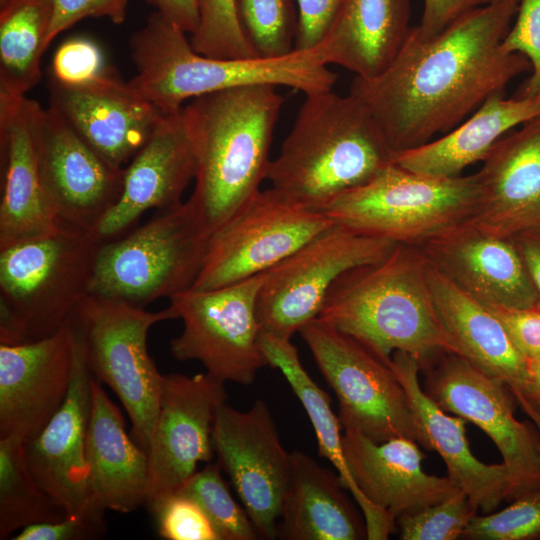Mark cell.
I'll use <instances>...</instances> for the list:
<instances>
[{
  "instance_id": "cell-46",
  "label": "cell",
  "mask_w": 540,
  "mask_h": 540,
  "mask_svg": "<svg viewBox=\"0 0 540 540\" xmlns=\"http://www.w3.org/2000/svg\"><path fill=\"white\" fill-rule=\"evenodd\" d=\"M344 0H297L298 22L294 49L317 47L332 27Z\"/></svg>"
},
{
  "instance_id": "cell-10",
  "label": "cell",
  "mask_w": 540,
  "mask_h": 540,
  "mask_svg": "<svg viewBox=\"0 0 540 540\" xmlns=\"http://www.w3.org/2000/svg\"><path fill=\"white\" fill-rule=\"evenodd\" d=\"M335 391L339 421L375 442L422 436L407 394L392 368L351 336L317 318L299 331Z\"/></svg>"
},
{
  "instance_id": "cell-32",
  "label": "cell",
  "mask_w": 540,
  "mask_h": 540,
  "mask_svg": "<svg viewBox=\"0 0 540 540\" xmlns=\"http://www.w3.org/2000/svg\"><path fill=\"white\" fill-rule=\"evenodd\" d=\"M260 345L268 365L281 371L306 410L317 438L319 455L335 467L344 488L361 509L366 539H388L396 522L386 511L371 503L356 485L343 451L341 424L331 409L329 395L306 372L291 339L261 331Z\"/></svg>"
},
{
  "instance_id": "cell-16",
  "label": "cell",
  "mask_w": 540,
  "mask_h": 540,
  "mask_svg": "<svg viewBox=\"0 0 540 540\" xmlns=\"http://www.w3.org/2000/svg\"><path fill=\"white\" fill-rule=\"evenodd\" d=\"M226 397L224 382L207 372L163 375L148 450L151 487L146 506L175 493L200 462H211L215 455L212 426Z\"/></svg>"
},
{
  "instance_id": "cell-13",
  "label": "cell",
  "mask_w": 540,
  "mask_h": 540,
  "mask_svg": "<svg viewBox=\"0 0 540 540\" xmlns=\"http://www.w3.org/2000/svg\"><path fill=\"white\" fill-rule=\"evenodd\" d=\"M396 245L334 223L265 272L257 297L261 331L291 339L317 318L344 272L384 258Z\"/></svg>"
},
{
  "instance_id": "cell-22",
  "label": "cell",
  "mask_w": 540,
  "mask_h": 540,
  "mask_svg": "<svg viewBox=\"0 0 540 540\" xmlns=\"http://www.w3.org/2000/svg\"><path fill=\"white\" fill-rule=\"evenodd\" d=\"M42 107L26 96L0 97L4 178L0 250L56 232L60 223L46 193L38 158Z\"/></svg>"
},
{
  "instance_id": "cell-39",
  "label": "cell",
  "mask_w": 540,
  "mask_h": 540,
  "mask_svg": "<svg viewBox=\"0 0 540 540\" xmlns=\"http://www.w3.org/2000/svg\"><path fill=\"white\" fill-rule=\"evenodd\" d=\"M499 512L475 514L462 533L471 540L540 538V489L525 493Z\"/></svg>"
},
{
  "instance_id": "cell-7",
  "label": "cell",
  "mask_w": 540,
  "mask_h": 540,
  "mask_svg": "<svg viewBox=\"0 0 540 540\" xmlns=\"http://www.w3.org/2000/svg\"><path fill=\"white\" fill-rule=\"evenodd\" d=\"M208 235L187 201L122 236L100 244L89 295L145 308L189 289L206 253Z\"/></svg>"
},
{
  "instance_id": "cell-25",
  "label": "cell",
  "mask_w": 540,
  "mask_h": 540,
  "mask_svg": "<svg viewBox=\"0 0 540 540\" xmlns=\"http://www.w3.org/2000/svg\"><path fill=\"white\" fill-rule=\"evenodd\" d=\"M342 446L360 491L395 522L401 515L439 503L461 489L448 476L424 471L425 454L413 439L375 442L356 430L345 429Z\"/></svg>"
},
{
  "instance_id": "cell-49",
  "label": "cell",
  "mask_w": 540,
  "mask_h": 540,
  "mask_svg": "<svg viewBox=\"0 0 540 540\" xmlns=\"http://www.w3.org/2000/svg\"><path fill=\"white\" fill-rule=\"evenodd\" d=\"M510 391L522 410H531L540 416V356L526 360L522 384Z\"/></svg>"
},
{
  "instance_id": "cell-21",
  "label": "cell",
  "mask_w": 540,
  "mask_h": 540,
  "mask_svg": "<svg viewBox=\"0 0 540 540\" xmlns=\"http://www.w3.org/2000/svg\"><path fill=\"white\" fill-rule=\"evenodd\" d=\"M73 365L70 320L56 333L0 344V438L37 436L62 405Z\"/></svg>"
},
{
  "instance_id": "cell-24",
  "label": "cell",
  "mask_w": 540,
  "mask_h": 540,
  "mask_svg": "<svg viewBox=\"0 0 540 540\" xmlns=\"http://www.w3.org/2000/svg\"><path fill=\"white\" fill-rule=\"evenodd\" d=\"M195 171V155L182 110L165 115L125 167L121 196L92 233L103 243L127 233L145 212L182 203Z\"/></svg>"
},
{
  "instance_id": "cell-41",
  "label": "cell",
  "mask_w": 540,
  "mask_h": 540,
  "mask_svg": "<svg viewBox=\"0 0 540 540\" xmlns=\"http://www.w3.org/2000/svg\"><path fill=\"white\" fill-rule=\"evenodd\" d=\"M505 53H518L531 64V74L513 96L540 95V0H519L516 19L501 43Z\"/></svg>"
},
{
  "instance_id": "cell-33",
  "label": "cell",
  "mask_w": 540,
  "mask_h": 540,
  "mask_svg": "<svg viewBox=\"0 0 540 540\" xmlns=\"http://www.w3.org/2000/svg\"><path fill=\"white\" fill-rule=\"evenodd\" d=\"M53 0H8L0 12V97H20L40 80Z\"/></svg>"
},
{
  "instance_id": "cell-42",
  "label": "cell",
  "mask_w": 540,
  "mask_h": 540,
  "mask_svg": "<svg viewBox=\"0 0 540 540\" xmlns=\"http://www.w3.org/2000/svg\"><path fill=\"white\" fill-rule=\"evenodd\" d=\"M52 81L79 84L107 70L99 46L90 39L77 37L62 43L52 60Z\"/></svg>"
},
{
  "instance_id": "cell-23",
  "label": "cell",
  "mask_w": 540,
  "mask_h": 540,
  "mask_svg": "<svg viewBox=\"0 0 540 540\" xmlns=\"http://www.w3.org/2000/svg\"><path fill=\"white\" fill-rule=\"evenodd\" d=\"M475 176L479 198L472 223L511 239L540 230V116L500 138Z\"/></svg>"
},
{
  "instance_id": "cell-31",
  "label": "cell",
  "mask_w": 540,
  "mask_h": 540,
  "mask_svg": "<svg viewBox=\"0 0 540 540\" xmlns=\"http://www.w3.org/2000/svg\"><path fill=\"white\" fill-rule=\"evenodd\" d=\"M281 515V532L289 540H360L365 521L351 504L338 474L294 450Z\"/></svg>"
},
{
  "instance_id": "cell-36",
  "label": "cell",
  "mask_w": 540,
  "mask_h": 540,
  "mask_svg": "<svg viewBox=\"0 0 540 540\" xmlns=\"http://www.w3.org/2000/svg\"><path fill=\"white\" fill-rule=\"evenodd\" d=\"M198 11L190 41L196 52L219 59L259 57L243 31L237 0H198Z\"/></svg>"
},
{
  "instance_id": "cell-40",
  "label": "cell",
  "mask_w": 540,
  "mask_h": 540,
  "mask_svg": "<svg viewBox=\"0 0 540 540\" xmlns=\"http://www.w3.org/2000/svg\"><path fill=\"white\" fill-rule=\"evenodd\" d=\"M159 535L167 540H220L215 527L191 498L172 493L147 505Z\"/></svg>"
},
{
  "instance_id": "cell-4",
  "label": "cell",
  "mask_w": 540,
  "mask_h": 540,
  "mask_svg": "<svg viewBox=\"0 0 540 540\" xmlns=\"http://www.w3.org/2000/svg\"><path fill=\"white\" fill-rule=\"evenodd\" d=\"M377 122L354 95L333 90L307 95L266 179L271 187L320 211L392 163Z\"/></svg>"
},
{
  "instance_id": "cell-34",
  "label": "cell",
  "mask_w": 540,
  "mask_h": 540,
  "mask_svg": "<svg viewBox=\"0 0 540 540\" xmlns=\"http://www.w3.org/2000/svg\"><path fill=\"white\" fill-rule=\"evenodd\" d=\"M66 516L65 509L33 476L25 440L19 436L0 438V539L26 526Z\"/></svg>"
},
{
  "instance_id": "cell-26",
  "label": "cell",
  "mask_w": 540,
  "mask_h": 540,
  "mask_svg": "<svg viewBox=\"0 0 540 540\" xmlns=\"http://www.w3.org/2000/svg\"><path fill=\"white\" fill-rule=\"evenodd\" d=\"M390 367L407 394L422 446L441 456L447 476L468 495L478 511L493 512L507 499L510 478L506 465L486 464L474 456L466 437L467 421L448 415L424 391L419 380L420 365L413 356L396 351Z\"/></svg>"
},
{
  "instance_id": "cell-3",
  "label": "cell",
  "mask_w": 540,
  "mask_h": 540,
  "mask_svg": "<svg viewBox=\"0 0 540 540\" xmlns=\"http://www.w3.org/2000/svg\"><path fill=\"white\" fill-rule=\"evenodd\" d=\"M317 319L389 366L396 351L413 356L421 371L441 354L455 353L436 311L428 263L415 245L397 244L384 258L344 272Z\"/></svg>"
},
{
  "instance_id": "cell-20",
  "label": "cell",
  "mask_w": 540,
  "mask_h": 540,
  "mask_svg": "<svg viewBox=\"0 0 540 540\" xmlns=\"http://www.w3.org/2000/svg\"><path fill=\"white\" fill-rule=\"evenodd\" d=\"M418 247L429 265L487 306L523 308L539 302L511 238L489 233L467 220Z\"/></svg>"
},
{
  "instance_id": "cell-30",
  "label": "cell",
  "mask_w": 540,
  "mask_h": 540,
  "mask_svg": "<svg viewBox=\"0 0 540 540\" xmlns=\"http://www.w3.org/2000/svg\"><path fill=\"white\" fill-rule=\"evenodd\" d=\"M409 22V0H344L319 46L328 65L371 79L394 60L410 32Z\"/></svg>"
},
{
  "instance_id": "cell-28",
  "label": "cell",
  "mask_w": 540,
  "mask_h": 540,
  "mask_svg": "<svg viewBox=\"0 0 540 540\" xmlns=\"http://www.w3.org/2000/svg\"><path fill=\"white\" fill-rule=\"evenodd\" d=\"M540 116V95L506 98L497 93L440 138L417 148L394 152L392 162L436 177L460 176L485 158L495 143L515 127Z\"/></svg>"
},
{
  "instance_id": "cell-5",
  "label": "cell",
  "mask_w": 540,
  "mask_h": 540,
  "mask_svg": "<svg viewBox=\"0 0 540 540\" xmlns=\"http://www.w3.org/2000/svg\"><path fill=\"white\" fill-rule=\"evenodd\" d=\"M185 34L156 11L131 38L136 75L129 82L164 115L181 111L186 100L236 87L271 84L307 96L333 90L337 81L319 45L274 58L219 59L196 52Z\"/></svg>"
},
{
  "instance_id": "cell-19",
  "label": "cell",
  "mask_w": 540,
  "mask_h": 540,
  "mask_svg": "<svg viewBox=\"0 0 540 540\" xmlns=\"http://www.w3.org/2000/svg\"><path fill=\"white\" fill-rule=\"evenodd\" d=\"M50 106L111 164L125 168L163 117L130 82L104 73L79 84L51 83Z\"/></svg>"
},
{
  "instance_id": "cell-50",
  "label": "cell",
  "mask_w": 540,
  "mask_h": 540,
  "mask_svg": "<svg viewBox=\"0 0 540 540\" xmlns=\"http://www.w3.org/2000/svg\"><path fill=\"white\" fill-rule=\"evenodd\" d=\"M522 257L540 303V230L512 238Z\"/></svg>"
},
{
  "instance_id": "cell-37",
  "label": "cell",
  "mask_w": 540,
  "mask_h": 540,
  "mask_svg": "<svg viewBox=\"0 0 540 540\" xmlns=\"http://www.w3.org/2000/svg\"><path fill=\"white\" fill-rule=\"evenodd\" d=\"M243 31L259 57L294 50L297 22L290 0H237Z\"/></svg>"
},
{
  "instance_id": "cell-52",
  "label": "cell",
  "mask_w": 540,
  "mask_h": 540,
  "mask_svg": "<svg viewBox=\"0 0 540 540\" xmlns=\"http://www.w3.org/2000/svg\"><path fill=\"white\" fill-rule=\"evenodd\" d=\"M489 2H494V1H497V0H488Z\"/></svg>"
},
{
  "instance_id": "cell-18",
  "label": "cell",
  "mask_w": 540,
  "mask_h": 540,
  "mask_svg": "<svg viewBox=\"0 0 540 540\" xmlns=\"http://www.w3.org/2000/svg\"><path fill=\"white\" fill-rule=\"evenodd\" d=\"M70 324L73 365L67 395L43 430L25 441V454L37 482L67 515H82L105 509L90 496L85 457L93 375L87 364L85 340L75 314L70 318Z\"/></svg>"
},
{
  "instance_id": "cell-15",
  "label": "cell",
  "mask_w": 540,
  "mask_h": 540,
  "mask_svg": "<svg viewBox=\"0 0 540 540\" xmlns=\"http://www.w3.org/2000/svg\"><path fill=\"white\" fill-rule=\"evenodd\" d=\"M212 446L259 536L275 539L292 460L266 403L257 399L246 411L222 404L212 426Z\"/></svg>"
},
{
  "instance_id": "cell-51",
  "label": "cell",
  "mask_w": 540,
  "mask_h": 540,
  "mask_svg": "<svg viewBox=\"0 0 540 540\" xmlns=\"http://www.w3.org/2000/svg\"><path fill=\"white\" fill-rule=\"evenodd\" d=\"M523 411L531 418L540 436V416L531 410H523ZM539 453H540V445H539Z\"/></svg>"
},
{
  "instance_id": "cell-6",
  "label": "cell",
  "mask_w": 540,
  "mask_h": 540,
  "mask_svg": "<svg viewBox=\"0 0 540 540\" xmlns=\"http://www.w3.org/2000/svg\"><path fill=\"white\" fill-rule=\"evenodd\" d=\"M475 174L436 177L390 163L320 211L356 233L419 246L470 220L478 204Z\"/></svg>"
},
{
  "instance_id": "cell-27",
  "label": "cell",
  "mask_w": 540,
  "mask_h": 540,
  "mask_svg": "<svg viewBox=\"0 0 540 540\" xmlns=\"http://www.w3.org/2000/svg\"><path fill=\"white\" fill-rule=\"evenodd\" d=\"M91 390L85 446L90 496L105 510L135 511L150 494L148 453L129 437L120 410L94 377Z\"/></svg>"
},
{
  "instance_id": "cell-8",
  "label": "cell",
  "mask_w": 540,
  "mask_h": 540,
  "mask_svg": "<svg viewBox=\"0 0 540 540\" xmlns=\"http://www.w3.org/2000/svg\"><path fill=\"white\" fill-rule=\"evenodd\" d=\"M100 244L90 231L61 226L0 250V306L21 321L27 342L59 331L89 295Z\"/></svg>"
},
{
  "instance_id": "cell-35",
  "label": "cell",
  "mask_w": 540,
  "mask_h": 540,
  "mask_svg": "<svg viewBox=\"0 0 540 540\" xmlns=\"http://www.w3.org/2000/svg\"><path fill=\"white\" fill-rule=\"evenodd\" d=\"M218 462L207 463L175 493L194 500L207 515L220 540H255L259 536L247 512L233 498Z\"/></svg>"
},
{
  "instance_id": "cell-29",
  "label": "cell",
  "mask_w": 540,
  "mask_h": 540,
  "mask_svg": "<svg viewBox=\"0 0 540 540\" xmlns=\"http://www.w3.org/2000/svg\"><path fill=\"white\" fill-rule=\"evenodd\" d=\"M428 280L455 354L502 380L510 390L518 388L525 378L526 361L496 315L429 264Z\"/></svg>"
},
{
  "instance_id": "cell-47",
  "label": "cell",
  "mask_w": 540,
  "mask_h": 540,
  "mask_svg": "<svg viewBox=\"0 0 540 540\" xmlns=\"http://www.w3.org/2000/svg\"><path fill=\"white\" fill-rule=\"evenodd\" d=\"M487 3L488 0H424L421 20L414 30L423 39L431 38L466 12Z\"/></svg>"
},
{
  "instance_id": "cell-12",
  "label": "cell",
  "mask_w": 540,
  "mask_h": 540,
  "mask_svg": "<svg viewBox=\"0 0 540 540\" xmlns=\"http://www.w3.org/2000/svg\"><path fill=\"white\" fill-rule=\"evenodd\" d=\"M333 224L274 187L260 190L209 236L190 288H219L266 272Z\"/></svg>"
},
{
  "instance_id": "cell-43",
  "label": "cell",
  "mask_w": 540,
  "mask_h": 540,
  "mask_svg": "<svg viewBox=\"0 0 540 540\" xmlns=\"http://www.w3.org/2000/svg\"><path fill=\"white\" fill-rule=\"evenodd\" d=\"M105 511L82 515H67L54 522L36 523L24 527L14 540H90L104 535Z\"/></svg>"
},
{
  "instance_id": "cell-44",
  "label": "cell",
  "mask_w": 540,
  "mask_h": 540,
  "mask_svg": "<svg viewBox=\"0 0 540 540\" xmlns=\"http://www.w3.org/2000/svg\"><path fill=\"white\" fill-rule=\"evenodd\" d=\"M487 307L500 320L512 344L525 361L540 356L539 302L523 308Z\"/></svg>"
},
{
  "instance_id": "cell-38",
  "label": "cell",
  "mask_w": 540,
  "mask_h": 540,
  "mask_svg": "<svg viewBox=\"0 0 540 540\" xmlns=\"http://www.w3.org/2000/svg\"><path fill=\"white\" fill-rule=\"evenodd\" d=\"M478 509L460 489L443 501L396 519L402 540H456Z\"/></svg>"
},
{
  "instance_id": "cell-45",
  "label": "cell",
  "mask_w": 540,
  "mask_h": 540,
  "mask_svg": "<svg viewBox=\"0 0 540 540\" xmlns=\"http://www.w3.org/2000/svg\"><path fill=\"white\" fill-rule=\"evenodd\" d=\"M127 0H53L48 43L62 31L88 17H106L120 24L126 17Z\"/></svg>"
},
{
  "instance_id": "cell-9",
  "label": "cell",
  "mask_w": 540,
  "mask_h": 540,
  "mask_svg": "<svg viewBox=\"0 0 540 540\" xmlns=\"http://www.w3.org/2000/svg\"><path fill=\"white\" fill-rule=\"evenodd\" d=\"M93 377L117 395L132 424L133 439L147 453L159 411L163 375L147 348L150 328L176 319L171 305L150 312L87 295L75 311Z\"/></svg>"
},
{
  "instance_id": "cell-2",
  "label": "cell",
  "mask_w": 540,
  "mask_h": 540,
  "mask_svg": "<svg viewBox=\"0 0 540 540\" xmlns=\"http://www.w3.org/2000/svg\"><path fill=\"white\" fill-rule=\"evenodd\" d=\"M283 103L277 86L256 84L196 97L183 107L196 161L187 202L208 237L261 190Z\"/></svg>"
},
{
  "instance_id": "cell-14",
  "label": "cell",
  "mask_w": 540,
  "mask_h": 540,
  "mask_svg": "<svg viewBox=\"0 0 540 540\" xmlns=\"http://www.w3.org/2000/svg\"><path fill=\"white\" fill-rule=\"evenodd\" d=\"M424 391L446 412L479 427L494 442L509 473L506 501L540 489V436L514 415V396L502 380L446 352L421 371Z\"/></svg>"
},
{
  "instance_id": "cell-17",
  "label": "cell",
  "mask_w": 540,
  "mask_h": 540,
  "mask_svg": "<svg viewBox=\"0 0 540 540\" xmlns=\"http://www.w3.org/2000/svg\"><path fill=\"white\" fill-rule=\"evenodd\" d=\"M37 146L60 225L93 232L120 198L125 168L104 159L51 106L41 110Z\"/></svg>"
},
{
  "instance_id": "cell-1",
  "label": "cell",
  "mask_w": 540,
  "mask_h": 540,
  "mask_svg": "<svg viewBox=\"0 0 540 540\" xmlns=\"http://www.w3.org/2000/svg\"><path fill=\"white\" fill-rule=\"evenodd\" d=\"M518 5L489 2L427 39L411 27L381 74L354 78L349 93L369 110L393 153L449 132L515 77L531 72L525 56L501 49Z\"/></svg>"
},
{
  "instance_id": "cell-48",
  "label": "cell",
  "mask_w": 540,
  "mask_h": 540,
  "mask_svg": "<svg viewBox=\"0 0 540 540\" xmlns=\"http://www.w3.org/2000/svg\"><path fill=\"white\" fill-rule=\"evenodd\" d=\"M157 12L186 33H193L198 25V0H149Z\"/></svg>"
},
{
  "instance_id": "cell-11",
  "label": "cell",
  "mask_w": 540,
  "mask_h": 540,
  "mask_svg": "<svg viewBox=\"0 0 540 540\" xmlns=\"http://www.w3.org/2000/svg\"><path fill=\"white\" fill-rule=\"evenodd\" d=\"M265 272L227 286L186 289L169 298L183 321L170 342L179 361L197 360L223 381L250 385L268 365L260 345L257 297Z\"/></svg>"
}]
</instances>
